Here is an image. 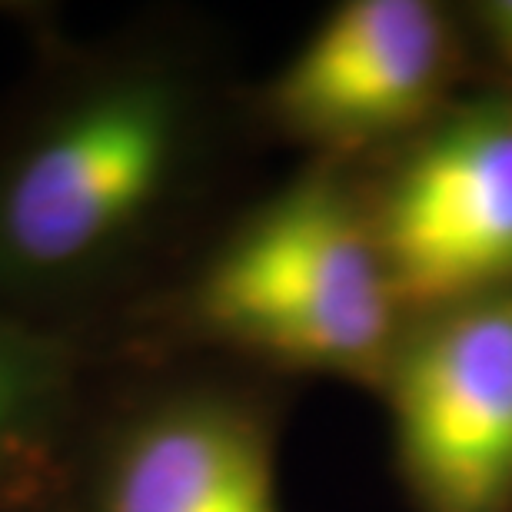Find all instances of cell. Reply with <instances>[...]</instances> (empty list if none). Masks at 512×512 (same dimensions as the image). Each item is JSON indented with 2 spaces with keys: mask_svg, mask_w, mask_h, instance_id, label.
<instances>
[{
  "mask_svg": "<svg viewBox=\"0 0 512 512\" xmlns=\"http://www.w3.org/2000/svg\"><path fill=\"white\" fill-rule=\"evenodd\" d=\"M173 80L54 50L0 114V310L77 336L84 303L170 197Z\"/></svg>",
  "mask_w": 512,
  "mask_h": 512,
  "instance_id": "cell-1",
  "label": "cell"
},
{
  "mask_svg": "<svg viewBox=\"0 0 512 512\" xmlns=\"http://www.w3.org/2000/svg\"><path fill=\"white\" fill-rule=\"evenodd\" d=\"M383 247L323 180L256 210L203 266L190 313L213 340L293 366L373 360L396 306Z\"/></svg>",
  "mask_w": 512,
  "mask_h": 512,
  "instance_id": "cell-2",
  "label": "cell"
},
{
  "mask_svg": "<svg viewBox=\"0 0 512 512\" xmlns=\"http://www.w3.org/2000/svg\"><path fill=\"white\" fill-rule=\"evenodd\" d=\"M64 512H280L263 423L227 396L187 393L90 429L80 416Z\"/></svg>",
  "mask_w": 512,
  "mask_h": 512,
  "instance_id": "cell-3",
  "label": "cell"
},
{
  "mask_svg": "<svg viewBox=\"0 0 512 512\" xmlns=\"http://www.w3.org/2000/svg\"><path fill=\"white\" fill-rule=\"evenodd\" d=\"M399 303L443 306L512 276V107L443 130L399 177L383 227Z\"/></svg>",
  "mask_w": 512,
  "mask_h": 512,
  "instance_id": "cell-4",
  "label": "cell"
},
{
  "mask_svg": "<svg viewBox=\"0 0 512 512\" xmlns=\"http://www.w3.org/2000/svg\"><path fill=\"white\" fill-rule=\"evenodd\" d=\"M409 469L436 512H496L512 493V300L456 313L396 383Z\"/></svg>",
  "mask_w": 512,
  "mask_h": 512,
  "instance_id": "cell-5",
  "label": "cell"
},
{
  "mask_svg": "<svg viewBox=\"0 0 512 512\" xmlns=\"http://www.w3.org/2000/svg\"><path fill=\"white\" fill-rule=\"evenodd\" d=\"M443 24L419 0H360L316 30L273 87L286 124L366 137L413 120L443 70Z\"/></svg>",
  "mask_w": 512,
  "mask_h": 512,
  "instance_id": "cell-6",
  "label": "cell"
},
{
  "mask_svg": "<svg viewBox=\"0 0 512 512\" xmlns=\"http://www.w3.org/2000/svg\"><path fill=\"white\" fill-rule=\"evenodd\" d=\"M84 343L0 310V512L60 506L84 416Z\"/></svg>",
  "mask_w": 512,
  "mask_h": 512,
  "instance_id": "cell-7",
  "label": "cell"
},
{
  "mask_svg": "<svg viewBox=\"0 0 512 512\" xmlns=\"http://www.w3.org/2000/svg\"><path fill=\"white\" fill-rule=\"evenodd\" d=\"M489 20H493L499 40H503V44L512 50V0H506V4H496L493 14H489Z\"/></svg>",
  "mask_w": 512,
  "mask_h": 512,
  "instance_id": "cell-8",
  "label": "cell"
},
{
  "mask_svg": "<svg viewBox=\"0 0 512 512\" xmlns=\"http://www.w3.org/2000/svg\"><path fill=\"white\" fill-rule=\"evenodd\" d=\"M40 512H64V509H60V506H54V509H40Z\"/></svg>",
  "mask_w": 512,
  "mask_h": 512,
  "instance_id": "cell-9",
  "label": "cell"
}]
</instances>
